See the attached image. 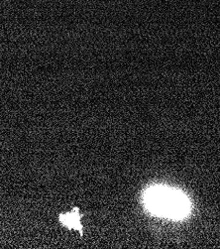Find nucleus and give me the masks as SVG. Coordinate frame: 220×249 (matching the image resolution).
Returning <instances> with one entry per match:
<instances>
[{
  "mask_svg": "<svg viewBox=\"0 0 220 249\" xmlns=\"http://www.w3.org/2000/svg\"><path fill=\"white\" fill-rule=\"evenodd\" d=\"M81 214L80 211L78 208L73 209L71 213H62L60 214V221L62 222V225L67 227L69 230H76L83 233V227L81 223Z\"/></svg>",
  "mask_w": 220,
  "mask_h": 249,
  "instance_id": "2",
  "label": "nucleus"
},
{
  "mask_svg": "<svg viewBox=\"0 0 220 249\" xmlns=\"http://www.w3.org/2000/svg\"><path fill=\"white\" fill-rule=\"evenodd\" d=\"M144 202L153 213L170 218H182L189 211V202L181 192L163 187L149 189Z\"/></svg>",
  "mask_w": 220,
  "mask_h": 249,
  "instance_id": "1",
  "label": "nucleus"
}]
</instances>
